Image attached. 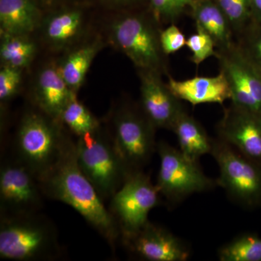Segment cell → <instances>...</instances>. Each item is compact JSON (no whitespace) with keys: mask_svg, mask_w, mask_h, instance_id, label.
Returning a JSON list of instances; mask_svg holds the SVG:
<instances>
[{"mask_svg":"<svg viewBox=\"0 0 261 261\" xmlns=\"http://www.w3.org/2000/svg\"><path fill=\"white\" fill-rule=\"evenodd\" d=\"M38 181L44 196L71 206L111 246H116L121 238L119 227L93 185L81 170L75 142L69 136L58 161Z\"/></svg>","mask_w":261,"mask_h":261,"instance_id":"1","label":"cell"},{"mask_svg":"<svg viewBox=\"0 0 261 261\" xmlns=\"http://www.w3.org/2000/svg\"><path fill=\"white\" fill-rule=\"evenodd\" d=\"M61 253L56 228L37 213L1 214L0 257L18 261L49 260Z\"/></svg>","mask_w":261,"mask_h":261,"instance_id":"2","label":"cell"},{"mask_svg":"<svg viewBox=\"0 0 261 261\" xmlns=\"http://www.w3.org/2000/svg\"><path fill=\"white\" fill-rule=\"evenodd\" d=\"M68 137L63 123L38 108L29 111L22 117L17 129L15 159L39 179L58 161Z\"/></svg>","mask_w":261,"mask_h":261,"instance_id":"3","label":"cell"},{"mask_svg":"<svg viewBox=\"0 0 261 261\" xmlns=\"http://www.w3.org/2000/svg\"><path fill=\"white\" fill-rule=\"evenodd\" d=\"M161 30V24L151 11L126 13L111 23L110 39L137 70H152L167 75V56L160 39Z\"/></svg>","mask_w":261,"mask_h":261,"instance_id":"4","label":"cell"},{"mask_svg":"<svg viewBox=\"0 0 261 261\" xmlns=\"http://www.w3.org/2000/svg\"><path fill=\"white\" fill-rule=\"evenodd\" d=\"M77 161L82 172L104 201L111 199L130 172L113 145L109 132L101 126L79 137Z\"/></svg>","mask_w":261,"mask_h":261,"instance_id":"5","label":"cell"},{"mask_svg":"<svg viewBox=\"0 0 261 261\" xmlns=\"http://www.w3.org/2000/svg\"><path fill=\"white\" fill-rule=\"evenodd\" d=\"M155 129L140 106L125 105L115 111L109 134L118 155L130 172L142 171L157 150Z\"/></svg>","mask_w":261,"mask_h":261,"instance_id":"6","label":"cell"},{"mask_svg":"<svg viewBox=\"0 0 261 261\" xmlns=\"http://www.w3.org/2000/svg\"><path fill=\"white\" fill-rule=\"evenodd\" d=\"M211 154L219 167L216 184L240 205L254 207L261 205V165L218 138L212 140Z\"/></svg>","mask_w":261,"mask_h":261,"instance_id":"7","label":"cell"},{"mask_svg":"<svg viewBox=\"0 0 261 261\" xmlns=\"http://www.w3.org/2000/svg\"><path fill=\"white\" fill-rule=\"evenodd\" d=\"M156 185L142 171L130 173L111 199L110 212L116 220L122 240L129 238L148 222L149 211L159 203Z\"/></svg>","mask_w":261,"mask_h":261,"instance_id":"8","label":"cell"},{"mask_svg":"<svg viewBox=\"0 0 261 261\" xmlns=\"http://www.w3.org/2000/svg\"><path fill=\"white\" fill-rule=\"evenodd\" d=\"M160 168L157 187L160 194L171 202L212 189L216 182L204 174L198 162L192 161L166 142L157 144Z\"/></svg>","mask_w":261,"mask_h":261,"instance_id":"9","label":"cell"},{"mask_svg":"<svg viewBox=\"0 0 261 261\" xmlns=\"http://www.w3.org/2000/svg\"><path fill=\"white\" fill-rule=\"evenodd\" d=\"M42 188L34 173L16 159L0 169L1 214H34L42 208Z\"/></svg>","mask_w":261,"mask_h":261,"instance_id":"10","label":"cell"},{"mask_svg":"<svg viewBox=\"0 0 261 261\" xmlns=\"http://www.w3.org/2000/svg\"><path fill=\"white\" fill-rule=\"evenodd\" d=\"M220 71L231 90V103L261 116V74L238 49L237 44L217 51Z\"/></svg>","mask_w":261,"mask_h":261,"instance_id":"11","label":"cell"},{"mask_svg":"<svg viewBox=\"0 0 261 261\" xmlns=\"http://www.w3.org/2000/svg\"><path fill=\"white\" fill-rule=\"evenodd\" d=\"M140 80V108L157 128L172 130L176 120L185 111L181 99L168 88L161 73L137 70Z\"/></svg>","mask_w":261,"mask_h":261,"instance_id":"12","label":"cell"},{"mask_svg":"<svg viewBox=\"0 0 261 261\" xmlns=\"http://www.w3.org/2000/svg\"><path fill=\"white\" fill-rule=\"evenodd\" d=\"M219 138L261 165V116L231 103L217 128Z\"/></svg>","mask_w":261,"mask_h":261,"instance_id":"13","label":"cell"},{"mask_svg":"<svg viewBox=\"0 0 261 261\" xmlns=\"http://www.w3.org/2000/svg\"><path fill=\"white\" fill-rule=\"evenodd\" d=\"M122 240L132 253L145 260L185 261L190 257V250L181 239L149 221Z\"/></svg>","mask_w":261,"mask_h":261,"instance_id":"14","label":"cell"},{"mask_svg":"<svg viewBox=\"0 0 261 261\" xmlns=\"http://www.w3.org/2000/svg\"><path fill=\"white\" fill-rule=\"evenodd\" d=\"M75 94L62 76L59 65L49 63L39 70L34 84L33 101L36 108L47 116L61 122L62 113Z\"/></svg>","mask_w":261,"mask_h":261,"instance_id":"15","label":"cell"},{"mask_svg":"<svg viewBox=\"0 0 261 261\" xmlns=\"http://www.w3.org/2000/svg\"><path fill=\"white\" fill-rule=\"evenodd\" d=\"M167 86L175 95L192 106L215 103L224 104L231 99V90L222 72L216 76H195L184 81L174 80L167 75Z\"/></svg>","mask_w":261,"mask_h":261,"instance_id":"16","label":"cell"},{"mask_svg":"<svg viewBox=\"0 0 261 261\" xmlns=\"http://www.w3.org/2000/svg\"><path fill=\"white\" fill-rule=\"evenodd\" d=\"M85 18L82 10L69 9L53 13L42 18L39 29L50 49L61 51L74 45L85 32Z\"/></svg>","mask_w":261,"mask_h":261,"instance_id":"17","label":"cell"},{"mask_svg":"<svg viewBox=\"0 0 261 261\" xmlns=\"http://www.w3.org/2000/svg\"><path fill=\"white\" fill-rule=\"evenodd\" d=\"M190 8L195 25L214 39L217 51L226 50L236 44L229 20L214 0L194 1Z\"/></svg>","mask_w":261,"mask_h":261,"instance_id":"18","label":"cell"},{"mask_svg":"<svg viewBox=\"0 0 261 261\" xmlns=\"http://www.w3.org/2000/svg\"><path fill=\"white\" fill-rule=\"evenodd\" d=\"M40 11L32 0H0V33L30 36L42 23Z\"/></svg>","mask_w":261,"mask_h":261,"instance_id":"19","label":"cell"},{"mask_svg":"<svg viewBox=\"0 0 261 261\" xmlns=\"http://www.w3.org/2000/svg\"><path fill=\"white\" fill-rule=\"evenodd\" d=\"M171 130L177 138L178 149L188 159L198 162L200 157L211 154L213 140L200 123L186 111L180 115Z\"/></svg>","mask_w":261,"mask_h":261,"instance_id":"20","label":"cell"},{"mask_svg":"<svg viewBox=\"0 0 261 261\" xmlns=\"http://www.w3.org/2000/svg\"><path fill=\"white\" fill-rule=\"evenodd\" d=\"M102 47L99 39L86 43L71 49L58 65L62 76L75 93L83 85L89 68Z\"/></svg>","mask_w":261,"mask_h":261,"instance_id":"21","label":"cell"},{"mask_svg":"<svg viewBox=\"0 0 261 261\" xmlns=\"http://www.w3.org/2000/svg\"><path fill=\"white\" fill-rule=\"evenodd\" d=\"M30 36L1 34L0 60L2 66L23 70L32 63L37 46Z\"/></svg>","mask_w":261,"mask_h":261,"instance_id":"22","label":"cell"},{"mask_svg":"<svg viewBox=\"0 0 261 261\" xmlns=\"http://www.w3.org/2000/svg\"><path fill=\"white\" fill-rule=\"evenodd\" d=\"M221 261H261V238L242 234L226 244L219 251Z\"/></svg>","mask_w":261,"mask_h":261,"instance_id":"23","label":"cell"},{"mask_svg":"<svg viewBox=\"0 0 261 261\" xmlns=\"http://www.w3.org/2000/svg\"><path fill=\"white\" fill-rule=\"evenodd\" d=\"M61 121L77 137L94 132L100 123L92 113L73 96L62 113Z\"/></svg>","mask_w":261,"mask_h":261,"instance_id":"24","label":"cell"},{"mask_svg":"<svg viewBox=\"0 0 261 261\" xmlns=\"http://www.w3.org/2000/svg\"><path fill=\"white\" fill-rule=\"evenodd\" d=\"M242 54L261 74V22L252 20L236 37Z\"/></svg>","mask_w":261,"mask_h":261,"instance_id":"25","label":"cell"},{"mask_svg":"<svg viewBox=\"0 0 261 261\" xmlns=\"http://www.w3.org/2000/svg\"><path fill=\"white\" fill-rule=\"evenodd\" d=\"M227 17L237 36L252 21L251 10L248 0H214Z\"/></svg>","mask_w":261,"mask_h":261,"instance_id":"26","label":"cell"},{"mask_svg":"<svg viewBox=\"0 0 261 261\" xmlns=\"http://www.w3.org/2000/svg\"><path fill=\"white\" fill-rule=\"evenodd\" d=\"M151 13L161 25L172 24L187 8H191L192 0H147Z\"/></svg>","mask_w":261,"mask_h":261,"instance_id":"27","label":"cell"},{"mask_svg":"<svg viewBox=\"0 0 261 261\" xmlns=\"http://www.w3.org/2000/svg\"><path fill=\"white\" fill-rule=\"evenodd\" d=\"M186 46L192 51L190 61L199 65L210 57L217 56L214 39L203 29L196 25V32L187 39Z\"/></svg>","mask_w":261,"mask_h":261,"instance_id":"28","label":"cell"},{"mask_svg":"<svg viewBox=\"0 0 261 261\" xmlns=\"http://www.w3.org/2000/svg\"><path fill=\"white\" fill-rule=\"evenodd\" d=\"M23 70L10 66H2L0 70V102H8L18 92Z\"/></svg>","mask_w":261,"mask_h":261,"instance_id":"29","label":"cell"},{"mask_svg":"<svg viewBox=\"0 0 261 261\" xmlns=\"http://www.w3.org/2000/svg\"><path fill=\"white\" fill-rule=\"evenodd\" d=\"M160 39L163 53L167 56L186 46V37L175 23L170 24L167 28L161 30Z\"/></svg>","mask_w":261,"mask_h":261,"instance_id":"30","label":"cell"},{"mask_svg":"<svg viewBox=\"0 0 261 261\" xmlns=\"http://www.w3.org/2000/svg\"><path fill=\"white\" fill-rule=\"evenodd\" d=\"M254 21L261 22V0H248Z\"/></svg>","mask_w":261,"mask_h":261,"instance_id":"31","label":"cell"},{"mask_svg":"<svg viewBox=\"0 0 261 261\" xmlns=\"http://www.w3.org/2000/svg\"><path fill=\"white\" fill-rule=\"evenodd\" d=\"M110 1L116 2V3H128V2L132 1V0H110Z\"/></svg>","mask_w":261,"mask_h":261,"instance_id":"32","label":"cell"},{"mask_svg":"<svg viewBox=\"0 0 261 261\" xmlns=\"http://www.w3.org/2000/svg\"><path fill=\"white\" fill-rule=\"evenodd\" d=\"M192 1H197V0H192Z\"/></svg>","mask_w":261,"mask_h":261,"instance_id":"33","label":"cell"}]
</instances>
